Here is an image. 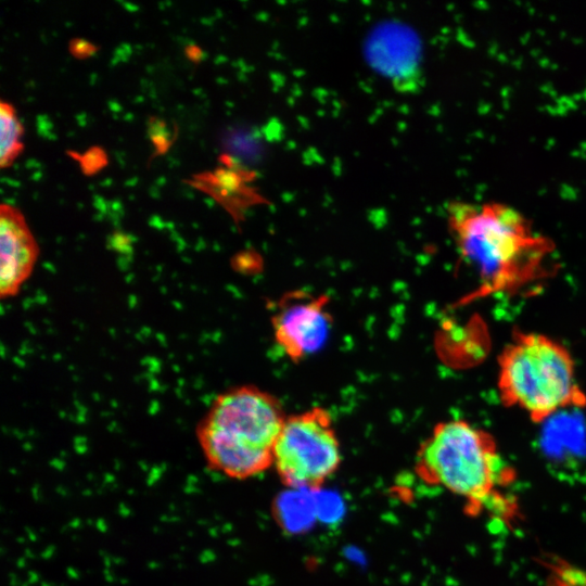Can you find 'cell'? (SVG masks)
<instances>
[{
	"mask_svg": "<svg viewBox=\"0 0 586 586\" xmlns=\"http://www.w3.org/2000/svg\"><path fill=\"white\" fill-rule=\"evenodd\" d=\"M149 135L158 153L165 152L171 142L165 123L158 118L150 119Z\"/></svg>",
	"mask_w": 586,
	"mask_h": 586,
	"instance_id": "obj_10",
	"label": "cell"
},
{
	"mask_svg": "<svg viewBox=\"0 0 586 586\" xmlns=\"http://www.w3.org/2000/svg\"><path fill=\"white\" fill-rule=\"evenodd\" d=\"M286 417L279 400L254 385L220 393L198 425L208 464L221 474L245 480L272 467L275 446Z\"/></svg>",
	"mask_w": 586,
	"mask_h": 586,
	"instance_id": "obj_2",
	"label": "cell"
},
{
	"mask_svg": "<svg viewBox=\"0 0 586 586\" xmlns=\"http://www.w3.org/2000/svg\"><path fill=\"white\" fill-rule=\"evenodd\" d=\"M97 50V47L92 44L91 42L81 39V38H74L69 42V51L76 58H87L93 54Z\"/></svg>",
	"mask_w": 586,
	"mask_h": 586,
	"instance_id": "obj_12",
	"label": "cell"
},
{
	"mask_svg": "<svg viewBox=\"0 0 586 586\" xmlns=\"http://www.w3.org/2000/svg\"><path fill=\"white\" fill-rule=\"evenodd\" d=\"M330 297L296 290L284 294L273 306L271 326L278 346L293 361L318 351L326 342L332 318Z\"/></svg>",
	"mask_w": 586,
	"mask_h": 586,
	"instance_id": "obj_6",
	"label": "cell"
},
{
	"mask_svg": "<svg viewBox=\"0 0 586 586\" xmlns=\"http://www.w3.org/2000/svg\"><path fill=\"white\" fill-rule=\"evenodd\" d=\"M0 164L2 167H5L22 150L23 145L20 142V137L23 128L15 116L13 106L5 102H1L0 104Z\"/></svg>",
	"mask_w": 586,
	"mask_h": 586,
	"instance_id": "obj_9",
	"label": "cell"
},
{
	"mask_svg": "<svg viewBox=\"0 0 586 586\" xmlns=\"http://www.w3.org/2000/svg\"><path fill=\"white\" fill-rule=\"evenodd\" d=\"M415 471L429 485L466 499L469 512L506 506L499 488L512 483L513 469L494 437L466 420L437 423L420 445Z\"/></svg>",
	"mask_w": 586,
	"mask_h": 586,
	"instance_id": "obj_3",
	"label": "cell"
},
{
	"mask_svg": "<svg viewBox=\"0 0 586 586\" xmlns=\"http://www.w3.org/2000/svg\"><path fill=\"white\" fill-rule=\"evenodd\" d=\"M78 161L81 164L84 173L90 175L104 166L106 163L105 154L100 148H91Z\"/></svg>",
	"mask_w": 586,
	"mask_h": 586,
	"instance_id": "obj_11",
	"label": "cell"
},
{
	"mask_svg": "<svg viewBox=\"0 0 586 586\" xmlns=\"http://www.w3.org/2000/svg\"><path fill=\"white\" fill-rule=\"evenodd\" d=\"M497 390L504 406L523 410L536 423L586 405L569 349L536 332L513 331L498 356Z\"/></svg>",
	"mask_w": 586,
	"mask_h": 586,
	"instance_id": "obj_4",
	"label": "cell"
},
{
	"mask_svg": "<svg viewBox=\"0 0 586 586\" xmlns=\"http://www.w3.org/2000/svg\"><path fill=\"white\" fill-rule=\"evenodd\" d=\"M341 461L340 442L327 409L314 407L285 418L272 462L285 486L319 488L339 470Z\"/></svg>",
	"mask_w": 586,
	"mask_h": 586,
	"instance_id": "obj_5",
	"label": "cell"
},
{
	"mask_svg": "<svg viewBox=\"0 0 586 586\" xmlns=\"http://www.w3.org/2000/svg\"><path fill=\"white\" fill-rule=\"evenodd\" d=\"M186 54L187 56L192 60V61H199L201 59V55H202V51L201 49L195 46V44H189L187 48H186Z\"/></svg>",
	"mask_w": 586,
	"mask_h": 586,
	"instance_id": "obj_13",
	"label": "cell"
},
{
	"mask_svg": "<svg viewBox=\"0 0 586 586\" xmlns=\"http://www.w3.org/2000/svg\"><path fill=\"white\" fill-rule=\"evenodd\" d=\"M0 296H15L30 277L38 257L37 243L23 215L2 205L0 214Z\"/></svg>",
	"mask_w": 586,
	"mask_h": 586,
	"instance_id": "obj_8",
	"label": "cell"
},
{
	"mask_svg": "<svg viewBox=\"0 0 586 586\" xmlns=\"http://www.w3.org/2000/svg\"><path fill=\"white\" fill-rule=\"evenodd\" d=\"M447 225L462 259L486 292H509L536 279L553 243L519 209L502 202L453 201Z\"/></svg>",
	"mask_w": 586,
	"mask_h": 586,
	"instance_id": "obj_1",
	"label": "cell"
},
{
	"mask_svg": "<svg viewBox=\"0 0 586 586\" xmlns=\"http://www.w3.org/2000/svg\"><path fill=\"white\" fill-rule=\"evenodd\" d=\"M372 67L399 88L416 87L420 65V42L406 25L386 22L374 27L366 41Z\"/></svg>",
	"mask_w": 586,
	"mask_h": 586,
	"instance_id": "obj_7",
	"label": "cell"
}]
</instances>
